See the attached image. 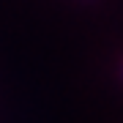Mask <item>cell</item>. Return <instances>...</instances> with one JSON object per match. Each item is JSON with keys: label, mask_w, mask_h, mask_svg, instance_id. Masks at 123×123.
Returning <instances> with one entry per match:
<instances>
[]
</instances>
